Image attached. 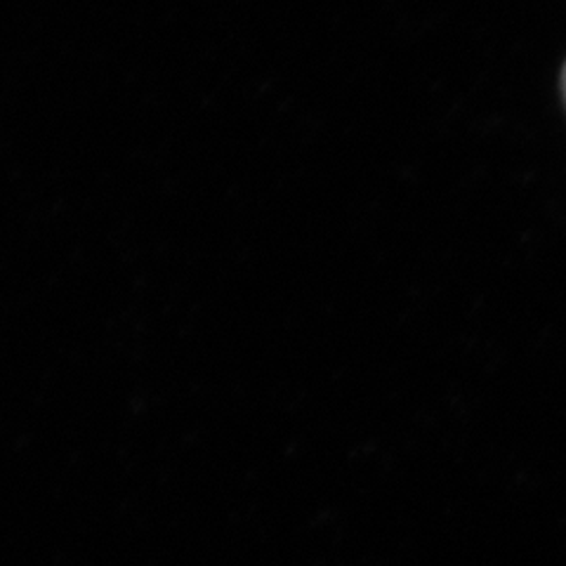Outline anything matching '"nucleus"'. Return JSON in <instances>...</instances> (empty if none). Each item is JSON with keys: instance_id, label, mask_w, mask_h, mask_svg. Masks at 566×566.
I'll return each instance as SVG.
<instances>
[{"instance_id": "obj_1", "label": "nucleus", "mask_w": 566, "mask_h": 566, "mask_svg": "<svg viewBox=\"0 0 566 566\" xmlns=\"http://www.w3.org/2000/svg\"><path fill=\"white\" fill-rule=\"evenodd\" d=\"M564 95H566V69H564Z\"/></svg>"}]
</instances>
